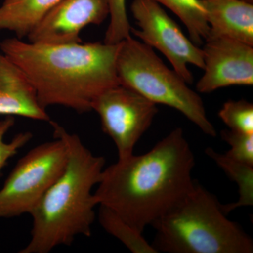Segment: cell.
Instances as JSON below:
<instances>
[{
	"label": "cell",
	"instance_id": "cell-1",
	"mask_svg": "<svg viewBox=\"0 0 253 253\" xmlns=\"http://www.w3.org/2000/svg\"><path fill=\"white\" fill-rule=\"evenodd\" d=\"M194 166V153L184 131L176 128L149 152L118 158L104 168L95 200L143 233L191 191Z\"/></svg>",
	"mask_w": 253,
	"mask_h": 253
},
{
	"label": "cell",
	"instance_id": "cell-2",
	"mask_svg": "<svg viewBox=\"0 0 253 253\" xmlns=\"http://www.w3.org/2000/svg\"><path fill=\"white\" fill-rule=\"evenodd\" d=\"M119 44H49L17 38L0 42V50L26 75L44 109L61 106L83 113L92 110L101 93L119 84Z\"/></svg>",
	"mask_w": 253,
	"mask_h": 253
},
{
	"label": "cell",
	"instance_id": "cell-3",
	"mask_svg": "<svg viewBox=\"0 0 253 253\" xmlns=\"http://www.w3.org/2000/svg\"><path fill=\"white\" fill-rule=\"evenodd\" d=\"M49 123L54 137L66 145L67 166L30 213L31 239L20 253H48L57 246H70L76 236H91L97 206L91 190L101 180L106 160L93 154L77 134L54 121Z\"/></svg>",
	"mask_w": 253,
	"mask_h": 253
},
{
	"label": "cell",
	"instance_id": "cell-4",
	"mask_svg": "<svg viewBox=\"0 0 253 253\" xmlns=\"http://www.w3.org/2000/svg\"><path fill=\"white\" fill-rule=\"evenodd\" d=\"M152 245L169 253H253L251 236L229 220L214 195L196 182L174 209L153 224Z\"/></svg>",
	"mask_w": 253,
	"mask_h": 253
},
{
	"label": "cell",
	"instance_id": "cell-5",
	"mask_svg": "<svg viewBox=\"0 0 253 253\" xmlns=\"http://www.w3.org/2000/svg\"><path fill=\"white\" fill-rule=\"evenodd\" d=\"M116 71L121 85L155 104L179 111L204 134L217 135L199 94L174 69H169L151 46L131 36L126 38L119 44Z\"/></svg>",
	"mask_w": 253,
	"mask_h": 253
},
{
	"label": "cell",
	"instance_id": "cell-6",
	"mask_svg": "<svg viewBox=\"0 0 253 253\" xmlns=\"http://www.w3.org/2000/svg\"><path fill=\"white\" fill-rule=\"evenodd\" d=\"M67 163V147L59 138L28 151L0 189V218L30 214L64 172Z\"/></svg>",
	"mask_w": 253,
	"mask_h": 253
},
{
	"label": "cell",
	"instance_id": "cell-7",
	"mask_svg": "<svg viewBox=\"0 0 253 253\" xmlns=\"http://www.w3.org/2000/svg\"><path fill=\"white\" fill-rule=\"evenodd\" d=\"M130 9L138 28L131 33L146 45L155 48L168 59L173 69L188 84L194 82L189 65L204 69V54L181 31L177 23L151 0H133Z\"/></svg>",
	"mask_w": 253,
	"mask_h": 253
},
{
	"label": "cell",
	"instance_id": "cell-8",
	"mask_svg": "<svg viewBox=\"0 0 253 253\" xmlns=\"http://www.w3.org/2000/svg\"><path fill=\"white\" fill-rule=\"evenodd\" d=\"M92 110L99 116L103 131L116 145L119 159L134 154L136 143L158 112L154 103L121 84L101 93Z\"/></svg>",
	"mask_w": 253,
	"mask_h": 253
},
{
	"label": "cell",
	"instance_id": "cell-9",
	"mask_svg": "<svg viewBox=\"0 0 253 253\" xmlns=\"http://www.w3.org/2000/svg\"><path fill=\"white\" fill-rule=\"evenodd\" d=\"M204 73L196 84L200 93L220 88L253 84V46L241 42L208 37L204 48Z\"/></svg>",
	"mask_w": 253,
	"mask_h": 253
},
{
	"label": "cell",
	"instance_id": "cell-10",
	"mask_svg": "<svg viewBox=\"0 0 253 253\" xmlns=\"http://www.w3.org/2000/svg\"><path fill=\"white\" fill-rule=\"evenodd\" d=\"M108 16L109 0H63L32 30L28 40L49 44L83 42V28L101 24Z\"/></svg>",
	"mask_w": 253,
	"mask_h": 253
},
{
	"label": "cell",
	"instance_id": "cell-11",
	"mask_svg": "<svg viewBox=\"0 0 253 253\" xmlns=\"http://www.w3.org/2000/svg\"><path fill=\"white\" fill-rule=\"evenodd\" d=\"M0 115L51 121L38 101L31 82L18 65L0 50Z\"/></svg>",
	"mask_w": 253,
	"mask_h": 253
},
{
	"label": "cell",
	"instance_id": "cell-12",
	"mask_svg": "<svg viewBox=\"0 0 253 253\" xmlns=\"http://www.w3.org/2000/svg\"><path fill=\"white\" fill-rule=\"evenodd\" d=\"M208 37H223L253 46V4L240 0H201Z\"/></svg>",
	"mask_w": 253,
	"mask_h": 253
},
{
	"label": "cell",
	"instance_id": "cell-13",
	"mask_svg": "<svg viewBox=\"0 0 253 253\" xmlns=\"http://www.w3.org/2000/svg\"><path fill=\"white\" fill-rule=\"evenodd\" d=\"M63 0H4L0 6V30L27 37L38 23Z\"/></svg>",
	"mask_w": 253,
	"mask_h": 253
},
{
	"label": "cell",
	"instance_id": "cell-14",
	"mask_svg": "<svg viewBox=\"0 0 253 253\" xmlns=\"http://www.w3.org/2000/svg\"><path fill=\"white\" fill-rule=\"evenodd\" d=\"M206 155L221 168L231 180L237 184L239 199L235 202L221 205V209L227 215L236 208L253 205V166L232 159L225 154H219L212 148H207Z\"/></svg>",
	"mask_w": 253,
	"mask_h": 253
},
{
	"label": "cell",
	"instance_id": "cell-15",
	"mask_svg": "<svg viewBox=\"0 0 253 253\" xmlns=\"http://www.w3.org/2000/svg\"><path fill=\"white\" fill-rule=\"evenodd\" d=\"M172 11L184 23L190 40L199 46L209 36L210 28L201 0H151Z\"/></svg>",
	"mask_w": 253,
	"mask_h": 253
},
{
	"label": "cell",
	"instance_id": "cell-16",
	"mask_svg": "<svg viewBox=\"0 0 253 253\" xmlns=\"http://www.w3.org/2000/svg\"><path fill=\"white\" fill-rule=\"evenodd\" d=\"M100 224L106 232L119 240L131 252L134 253H158L139 232L110 208L100 206Z\"/></svg>",
	"mask_w": 253,
	"mask_h": 253
},
{
	"label": "cell",
	"instance_id": "cell-17",
	"mask_svg": "<svg viewBox=\"0 0 253 253\" xmlns=\"http://www.w3.org/2000/svg\"><path fill=\"white\" fill-rule=\"evenodd\" d=\"M218 116L231 130L253 134V105L246 100H229Z\"/></svg>",
	"mask_w": 253,
	"mask_h": 253
},
{
	"label": "cell",
	"instance_id": "cell-18",
	"mask_svg": "<svg viewBox=\"0 0 253 253\" xmlns=\"http://www.w3.org/2000/svg\"><path fill=\"white\" fill-rule=\"evenodd\" d=\"M110 23L104 42L118 44L131 36V26L126 14V0H109Z\"/></svg>",
	"mask_w": 253,
	"mask_h": 253
},
{
	"label": "cell",
	"instance_id": "cell-19",
	"mask_svg": "<svg viewBox=\"0 0 253 253\" xmlns=\"http://www.w3.org/2000/svg\"><path fill=\"white\" fill-rule=\"evenodd\" d=\"M220 134L221 139L231 147L226 156L253 166V134L224 129Z\"/></svg>",
	"mask_w": 253,
	"mask_h": 253
},
{
	"label": "cell",
	"instance_id": "cell-20",
	"mask_svg": "<svg viewBox=\"0 0 253 253\" xmlns=\"http://www.w3.org/2000/svg\"><path fill=\"white\" fill-rule=\"evenodd\" d=\"M14 124V116H6L4 119L0 121V176L1 170L10 158L14 157L18 151L33 138L31 132L26 131L16 134L10 142H5L4 136Z\"/></svg>",
	"mask_w": 253,
	"mask_h": 253
},
{
	"label": "cell",
	"instance_id": "cell-21",
	"mask_svg": "<svg viewBox=\"0 0 253 253\" xmlns=\"http://www.w3.org/2000/svg\"><path fill=\"white\" fill-rule=\"evenodd\" d=\"M241 1H244V2L249 3V4H253V0H240Z\"/></svg>",
	"mask_w": 253,
	"mask_h": 253
}]
</instances>
